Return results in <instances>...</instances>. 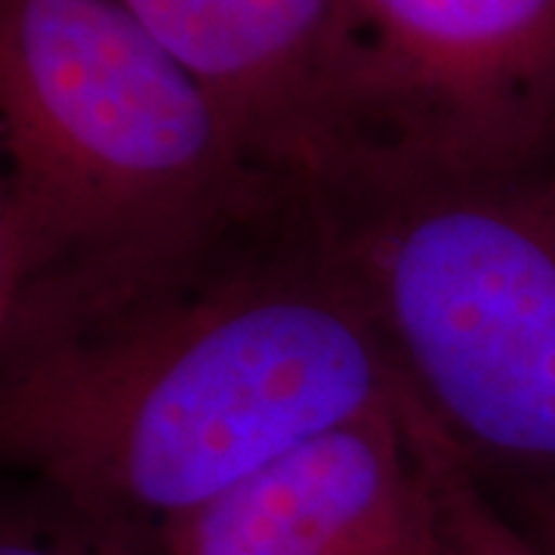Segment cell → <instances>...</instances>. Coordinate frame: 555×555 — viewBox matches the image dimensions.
Here are the masks:
<instances>
[{"mask_svg":"<svg viewBox=\"0 0 555 555\" xmlns=\"http://www.w3.org/2000/svg\"><path fill=\"white\" fill-rule=\"evenodd\" d=\"M408 392L312 192L167 297L0 364V448L40 494L155 553L284 454Z\"/></svg>","mask_w":555,"mask_h":555,"instance_id":"1","label":"cell"},{"mask_svg":"<svg viewBox=\"0 0 555 555\" xmlns=\"http://www.w3.org/2000/svg\"><path fill=\"white\" fill-rule=\"evenodd\" d=\"M0 358L185 287L297 207L120 0H0Z\"/></svg>","mask_w":555,"mask_h":555,"instance_id":"2","label":"cell"},{"mask_svg":"<svg viewBox=\"0 0 555 555\" xmlns=\"http://www.w3.org/2000/svg\"><path fill=\"white\" fill-rule=\"evenodd\" d=\"M408 392L496 503L555 506V152L312 189Z\"/></svg>","mask_w":555,"mask_h":555,"instance_id":"3","label":"cell"},{"mask_svg":"<svg viewBox=\"0 0 555 555\" xmlns=\"http://www.w3.org/2000/svg\"><path fill=\"white\" fill-rule=\"evenodd\" d=\"M550 152L555 0H352L346 158L324 185L367 170H491Z\"/></svg>","mask_w":555,"mask_h":555,"instance_id":"4","label":"cell"},{"mask_svg":"<svg viewBox=\"0 0 555 555\" xmlns=\"http://www.w3.org/2000/svg\"><path fill=\"white\" fill-rule=\"evenodd\" d=\"M152 555H451L426 420L411 392L284 454Z\"/></svg>","mask_w":555,"mask_h":555,"instance_id":"5","label":"cell"},{"mask_svg":"<svg viewBox=\"0 0 555 555\" xmlns=\"http://www.w3.org/2000/svg\"><path fill=\"white\" fill-rule=\"evenodd\" d=\"M198 80L247 158L299 189L346 158L352 0H120Z\"/></svg>","mask_w":555,"mask_h":555,"instance_id":"6","label":"cell"},{"mask_svg":"<svg viewBox=\"0 0 555 555\" xmlns=\"http://www.w3.org/2000/svg\"><path fill=\"white\" fill-rule=\"evenodd\" d=\"M423 420H426V436H429V448L436 460L451 555H546L516 518L509 516L460 463V456L441 438L433 420L426 414Z\"/></svg>","mask_w":555,"mask_h":555,"instance_id":"7","label":"cell"},{"mask_svg":"<svg viewBox=\"0 0 555 555\" xmlns=\"http://www.w3.org/2000/svg\"><path fill=\"white\" fill-rule=\"evenodd\" d=\"M0 555H152V550L31 488V496L7 500L3 506Z\"/></svg>","mask_w":555,"mask_h":555,"instance_id":"8","label":"cell"},{"mask_svg":"<svg viewBox=\"0 0 555 555\" xmlns=\"http://www.w3.org/2000/svg\"><path fill=\"white\" fill-rule=\"evenodd\" d=\"M503 506V503H500ZM518 525L528 531L537 546L546 555H555V506L553 503H513L503 506Z\"/></svg>","mask_w":555,"mask_h":555,"instance_id":"9","label":"cell"}]
</instances>
